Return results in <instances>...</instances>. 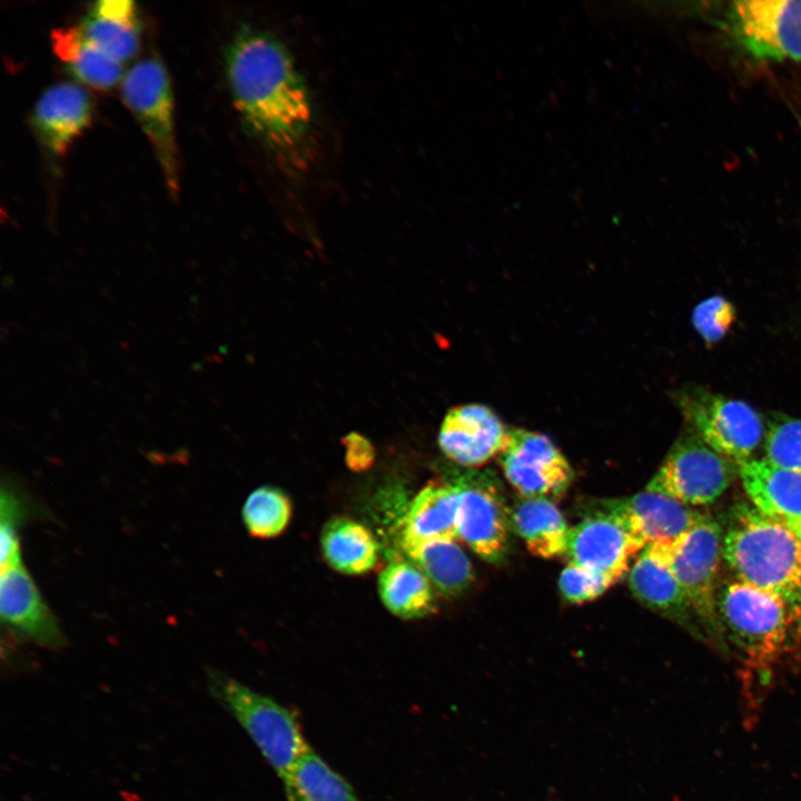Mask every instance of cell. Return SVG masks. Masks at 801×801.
Listing matches in <instances>:
<instances>
[{"mask_svg": "<svg viewBox=\"0 0 801 801\" xmlns=\"http://www.w3.org/2000/svg\"><path fill=\"white\" fill-rule=\"evenodd\" d=\"M404 551L429 583L444 595H459L474 581L473 565L455 540L428 541Z\"/></svg>", "mask_w": 801, "mask_h": 801, "instance_id": "cb8c5ba5", "label": "cell"}, {"mask_svg": "<svg viewBox=\"0 0 801 801\" xmlns=\"http://www.w3.org/2000/svg\"><path fill=\"white\" fill-rule=\"evenodd\" d=\"M283 783L288 801H360L349 783L309 748Z\"/></svg>", "mask_w": 801, "mask_h": 801, "instance_id": "484cf974", "label": "cell"}, {"mask_svg": "<svg viewBox=\"0 0 801 801\" xmlns=\"http://www.w3.org/2000/svg\"><path fill=\"white\" fill-rule=\"evenodd\" d=\"M83 34L100 50L123 63L140 44V22L130 0L95 2L79 24Z\"/></svg>", "mask_w": 801, "mask_h": 801, "instance_id": "ffe728a7", "label": "cell"}, {"mask_svg": "<svg viewBox=\"0 0 801 801\" xmlns=\"http://www.w3.org/2000/svg\"><path fill=\"white\" fill-rule=\"evenodd\" d=\"M226 76L251 134L286 168L303 169L310 154L314 109L286 47L267 32L243 29L228 46Z\"/></svg>", "mask_w": 801, "mask_h": 801, "instance_id": "6da1fadb", "label": "cell"}, {"mask_svg": "<svg viewBox=\"0 0 801 801\" xmlns=\"http://www.w3.org/2000/svg\"><path fill=\"white\" fill-rule=\"evenodd\" d=\"M716 612L723 643L740 664L748 720L754 719L778 673L801 651V602L733 578L719 587Z\"/></svg>", "mask_w": 801, "mask_h": 801, "instance_id": "7a4b0ae2", "label": "cell"}, {"mask_svg": "<svg viewBox=\"0 0 801 801\" xmlns=\"http://www.w3.org/2000/svg\"><path fill=\"white\" fill-rule=\"evenodd\" d=\"M53 53L82 83L108 90L122 77V63L93 44L80 27L57 28L50 36Z\"/></svg>", "mask_w": 801, "mask_h": 801, "instance_id": "7402d4cb", "label": "cell"}, {"mask_svg": "<svg viewBox=\"0 0 801 801\" xmlns=\"http://www.w3.org/2000/svg\"><path fill=\"white\" fill-rule=\"evenodd\" d=\"M241 516L251 536L274 537L288 525L291 503L280 490L261 486L248 495L243 505Z\"/></svg>", "mask_w": 801, "mask_h": 801, "instance_id": "4316f807", "label": "cell"}, {"mask_svg": "<svg viewBox=\"0 0 801 801\" xmlns=\"http://www.w3.org/2000/svg\"><path fill=\"white\" fill-rule=\"evenodd\" d=\"M613 584L609 577L568 563L560 574L558 589L572 604L591 602L603 595Z\"/></svg>", "mask_w": 801, "mask_h": 801, "instance_id": "f546056e", "label": "cell"}, {"mask_svg": "<svg viewBox=\"0 0 801 801\" xmlns=\"http://www.w3.org/2000/svg\"><path fill=\"white\" fill-rule=\"evenodd\" d=\"M730 21L741 46L755 59L801 61V1H735Z\"/></svg>", "mask_w": 801, "mask_h": 801, "instance_id": "8fae6325", "label": "cell"}, {"mask_svg": "<svg viewBox=\"0 0 801 801\" xmlns=\"http://www.w3.org/2000/svg\"><path fill=\"white\" fill-rule=\"evenodd\" d=\"M723 558L735 580L801 602V540L752 504L735 510L723 535Z\"/></svg>", "mask_w": 801, "mask_h": 801, "instance_id": "3957f363", "label": "cell"}, {"mask_svg": "<svg viewBox=\"0 0 801 801\" xmlns=\"http://www.w3.org/2000/svg\"><path fill=\"white\" fill-rule=\"evenodd\" d=\"M510 522L533 555L542 558L565 555L571 527L552 500L522 497L510 508Z\"/></svg>", "mask_w": 801, "mask_h": 801, "instance_id": "44dd1931", "label": "cell"}, {"mask_svg": "<svg viewBox=\"0 0 801 801\" xmlns=\"http://www.w3.org/2000/svg\"><path fill=\"white\" fill-rule=\"evenodd\" d=\"M210 680L212 693L284 781L308 749L295 713L233 679L212 675Z\"/></svg>", "mask_w": 801, "mask_h": 801, "instance_id": "277c9868", "label": "cell"}, {"mask_svg": "<svg viewBox=\"0 0 801 801\" xmlns=\"http://www.w3.org/2000/svg\"><path fill=\"white\" fill-rule=\"evenodd\" d=\"M738 472L750 504L801 540V474L764 458L745 461Z\"/></svg>", "mask_w": 801, "mask_h": 801, "instance_id": "e0dca14e", "label": "cell"}, {"mask_svg": "<svg viewBox=\"0 0 801 801\" xmlns=\"http://www.w3.org/2000/svg\"><path fill=\"white\" fill-rule=\"evenodd\" d=\"M764 452L770 464L801 474V419L782 417L772 423Z\"/></svg>", "mask_w": 801, "mask_h": 801, "instance_id": "83f0119b", "label": "cell"}, {"mask_svg": "<svg viewBox=\"0 0 801 801\" xmlns=\"http://www.w3.org/2000/svg\"><path fill=\"white\" fill-rule=\"evenodd\" d=\"M629 587L636 600L686 627L700 623L685 592L659 548L647 545L629 571ZM701 624V623H700Z\"/></svg>", "mask_w": 801, "mask_h": 801, "instance_id": "ac0fdd59", "label": "cell"}, {"mask_svg": "<svg viewBox=\"0 0 801 801\" xmlns=\"http://www.w3.org/2000/svg\"><path fill=\"white\" fill-rule=\"evenodd\" d=\"M654 545L685 592L705 633L724 645L716 612L718 571L723 557L719 524L702 515L675 540Z\"/></svg>", "mask_w": 801, "mask_h": 801, "instance_id": "5b68a950", "label": "cell"}, {"mask_svg": "<svg viewBox=\"0 0 801 801\" xmlns=\"http://www.w3.org/2000/svg\"><path fill=\"white\" fill-rule=\"evenodd\" d=\"M121 97L149 139L172 196L179 188L174 97L164 63L146 58L134 65L121 81Z\"/></svg>", "mask_w": 801, "mask_h": 801, "instance_id": "8992f818", "label": "cell"}, {"mask_svg": "<svg viewBox=\"0 0 801 801\" xmlns=\"http://www.w3.org/2000/svg\"><path fill=\"white\" fill-rule=\"evenodd\" d=\"M680 406L699 438L731 463L740 465L751 459L762 441V418L745 402L691 392L680 398Z\"/></svg>", "mask_w": 801, "mask_h": 801, "instance_id": "52a82bcc", "label": "cell"}, {"mask_svg": "<svg viewBox=\"0 0 801 801\" xmlns=\"http://www.w3.org/2000/svg\"><path fill=\"white\" fill-rule=\"evenodd\" d=\"M599 508L621 520L644 547L675 540L703 515L646 488L630 497L602 501Z\"/></svg>", "mask_w": 801, "mask_h": 801, "instance_id": "9a60e30c", "label": "cell"}, {"mask_svg": "<svg viewBox=\"0 0 801 801\" xmlns=\"http://www.w3.org/2000/svg\"><path fill=\"white\" fill-rule=\"evenodd\" d=\"M320 544L328 564L344 574H363L378 560V544L372 532L347 517L332 518L323 528Z\"/></svg>", "mask_w": 801, "mask_h": 801, "instance_id": "603a6c76", "label": "cell"}, {"mask_svg": "<svg viewBox=\"0 0 801 801\" xmlns=\"http://www.w3.org/2000/svg\"><path fill=\"white\" fill-rule=\"evenodd\" d=\"M459 494L455 483L432 481L414 497L403 521L402 546L457 538Z\"/></svg>", "mask_w": 801, "mask_h": 801, "instance_id": "d6986e66", "label": "cell"}, {"mask_svg": "<svg viewBox=\"0 0 801 801\" xmlns=\"http://www.w3.org/2000/svg\"><path fill=\"white\" fill-rule=\"evenodd\" d=\"M29 515L27 498L10 482H3L0 496V527L18 531Z\"/></svg>", "mask_w": 801, "mask_h": 801, "instance_id": "4dcf8cb0", "label": "cell"}, {"mask_svg": "<svg viewBox=\"0 0 801 801\" xmlns=\"http://www.w3.org/2000/svg\"><path fill=\"white\" fill-rule=\"evenodd\" d=\"M644 548L621 520L597 508L570 528L565 556L568 563L616 583Z\"/></svg>", "mask_w": 801, "mask_h": 801, "instance_id": "7c38bea8", "label": "cell"}, {"mask_svg": "<svg viewBox=\"0 0 801 801\" xmlns=\"http://www.w3.org/2000/svg\"><path fill=\"white\" fill-rule=\"evenodd\" d=\"M343 443L346 463L349 468L363 472L373 465L375 459L374 447L365 436L354 432L345 436Z\"/></svg>", "mask_w": 801, "mask_h": 801, "instance_id": "1f68e13d", "label": "cell"}, {"mask_svg": "<svg viewBox=\"0 0 801 801\" xmlns=\"http://www.w3.org/2000/svg\"><path fill=\"white\" fill-rule=\"evenodd\" d=\"M734 319L733 305L719 295L698 304L692 314L694 328L708 344L720 340L731 328Z\"/></svg>", "mask_w": 801, "mask_h": 801, "instance_id": "f1b7e54d", "label": "cell"}, {"mask_svg": "<svg viewBox=\"0 0 801 801\" xmlns=\"http://www.w3.org/2000/svg\"><path fill=\"white\" fill-rule=\"evenodd\" d=\"M458 488L457 538L490 563L506 556L510 545V508L496 477L469 471L454 481Z\"/></svg>", "mask_w": 801, "mask_h": 801, "instance_id": "9c48e42d", "label": "cell"}, {"mask_svg": "<svg viewBox=\"0 0 801 801\" xmlns=\"http://www.w3.org/2000/svg\"><path fill=\"white\" fill-rule=\"evenodd\" d=\"M733 478L731 462L700 438L680 439L669 452L646 490L690 507L716 501Z\"/></svg>", "mask_w": 801, "mask_h": 801, "instance_id": "ba28073f", "label": "cell"}, {"mask_svg": "<svg viewBox=\"0 0 801 801\" xmlns=\"http://www.w3.org/2000/svg\"><path fill=\"white\" fill-rule=\"evenodd\" d=\"M507 432L490 407L464 404L446 413L438 432V445L451 461L476 467L498 455Z\"/></svg>", "mask_w": 801, "mask_h": 801, "instance_id": "5bb4252c", "label": "cell"}, {"mask_svg": "<svg viewBox=\"0 0 801 801\" xmlns=\"http://www.w3.org/2000/svg\"><path fill=\"white\" fill-rule=\"evenodd\" d=\"M498 462L521 497L561 496L574 477L568 461L548 436L523 428L508 429Z\"/></svg>", "mask_w": 801, "mask_h": 801, "instance_id": "30bf717a", "label": "cell"}, {"mask_svg": "<svg viewBox=\"0 0 801 801\" xmlns=\"http://www.w3.org/2000/svg\"><path fill=\"white\" fill-rule=\"evenodd\" d=\"M378 593L388 611L403 619L421 617L434 607L432 584L414 563L395 561L385 566Z\"/></svg>", "mask_w": 801, "mask_h": 801, "instance_id": "d4e9b609", "label": "cell"}, {"mask_svg": "<svg viewBox=\"0 0 801 801\" xmlns=\"http://www.w3.org/2000/svg\"><path fill=\"white\" fill-rule=\"evenodd\" d=\"M92 118L89 93L75 82H58L47 88L36 102L32 126L44 148L55 156L66 154Z\"/></svg>", "mask_w": 801, "mask_h": 801, "instance_id": "2e32d148", "label": "cell"}, {"mask_svg": "<svg viewBox=\"0 0 801 801\" xmlns=\"http://www.w3.org/2000/svg\"><path fill=\"white\" fill-rule=\"evenodd\" d=\"M0 613L3 625L21 640L47 649L66 644L57 617L22 561L1 568Z\"/></svg>", "mask_w": 801, "mask_h": 801, "instance_id": "4fadbf2b", "label": "cell"}]
</instances>
